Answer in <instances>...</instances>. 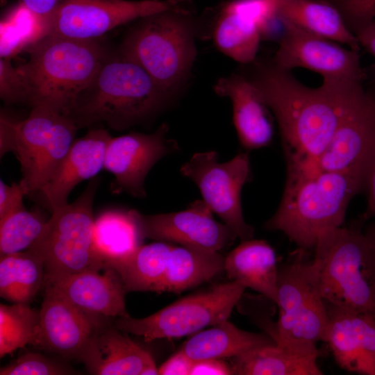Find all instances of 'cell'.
Instances as JSON below:
<instances>
[{
    "label": "cell",
    "instance_id": "obj_1",
    "mask_svg": "<svg viewBox=\"0 0 375 375\" xmlns=\"http://www.w3.org/2000/svg\"><path fill=\"white\" fill-rule=\"evenodd\" d=\"M274 115L285 155L315 160L324 151L360 91L359 81H326L305 85L273 62L258 68L251 80Z\"/></svg>",
    "mask_w": 375,
    "mask_h": 375
},
{
    "label": "cell",
    "instance_id": "obj_2",
    "mask_svg": "<svg viewBox=\"0 0 375 375\" xmlns=\"http://www.w3.org/2000/svg\"><path fill=\"white\" fill-rule=\"evenodd\" d=\"M286 161L282 199L265 227L283 233L306 251L314 249L322 234L342 225L350 201L365 187L347 174L319 169L312 160L286 157Z\"/></svg>",
    "mask_w": 375,
    "mask_h": 375
},
{
    "label": "cell",
    "instance_id": "obj_3",
    "mask_svg": "<svg viewBox=\"0 0 375 375\" xmlns=\"http://www.w3.org/2000/svg\"><path fill=\"white\" fill-rule=\"evenodd\" d=\"M26 50L28 60L16 67L26 88V104L65 115L110 56L99 39L56 35L42 37Z\"/></svg>",
    "mask_w": 375,
    "mask_h": 375
},
{
    "label": "cell",
    "instance_id": "obj_4",
    "mask_svg": "<svg viewBox=\"0 0 375 375\" xmlns=\"http://www.w3.org/2000/svg\"><path fill=\"white\" fill-rule=\"evenodd\" d=\"M168 95L140 65L110 55L67 115L78 128L104 123L121 131L155 115Z\"/></svg>",
    "mask_w": 375,
    "mask_h": 375
},
{
    "label": "cell",
    "instance_id": "obj_5",
    "mask_svg": "<svg viewBox=\"0 0 375 375\" xmlns=\"http://www.w3.org/2000/svg\"><path fill=\"white\" fill-rule=\"evenodd\" d=\"M359 226L322 234L314 249L319 290L327 304L375 313V247Z\"/></svg>",
    "mask_w": 375,
    "mask_h": 375
},
{
    "label": "cell",
    "instance_id": "obj_6",
    "mask_svg": "<svg viewBox=\"0 0 375 375\" xmlns=\"http://www.w3.org/2000/svg\"><path fill=\"white\" fill-rule=\"evenodd\" d=\"M183 8L140 19L123 40L119 54L142 67L169 94L188 75L197 51Z\"/></svg>",
    "mask_w": 375,
    "mask_h": 375
},
{
    "label": "cell",
    "instance_id": "obj_7",
    "mask_svg": "<svg viewBox=\"0 0 375 375\" xmlns=\"http://www.w3.org/2000/svg\"><path fill=\"white\" fill-rule=\"evenodd\" d=\"M99 183L90 179L85 190L72 203L57 208L28 250L44 262V283L84 271H101L105 261L93 246V201Z\"/></svg>",
    "mask_w": 375,
    "mask_h": 375
},
{
    "label": "cell",
    "instance_id": "obj_8",
    "mask_svg": "<svg viewBox=\"0 0 375 375\" xmlns=\"http://www.w3.org/2000/svg\"><path fill=\"white\" fill-rule=\"evenodd\" d=\"M306 251L278 267L276 305L279 317L271 338L276 344L319 355L316 344L326 340L329 317L311 261H304Z\"/></svg>",
    "mask_w": 375,
    "mask_h": 375
},
{
    "label": "cell",
    "instance_id": "obj_9",
    "mask_svg": "<svg viewBox=\"0 0 375 375\" xmlns=\"http://www.w3.org/2000/svg\"><path fill=\"white\" fill-rule=\"evenodd\" d=\"M245 289L235 281L221 283L183 298L144 318L120 317L115 325L126 333L142 336L147 342L194 334L227 320Z\"/></svg>",
    "mask_w": 375,
    "mask_h": 375
},
{
    "label": "cell",
    "instance_id": "obj_10",
    "mask_svg": "<svg viewBox=\"0 0 375 375\" xmlns=\"http://www.w3.org/2000/svg\"><path fill=\"white\" fill-rule=\"evenodd\" d=\"M68 115L51 108H32L28 117L15 123L14 151L21 165L20 183L26 195L43 188L68 153L78 130Z\"/></svg>",
    "mask_w": 375,
    "mask_h": 375
},
{
    "label": "cell",
    "instance_id": "obj_11",
    "mask_svg": "<svg viewBox=\"0 0 375 375\" xmlns=\"http://www.w3.org/2000/svg\"><path fill=\"white\" fill-rule=\"evenodd\" d=\"M181 173L199 188L203 201L242 241L253 238V228L244 218L241 192L251 178L247 153L219 162L215 151L198 152L181 167Z\"/></svg>",
    "mask_w": 375,
    "mask_h": 375
},
{
    "label": "cell",
    "instance_id": "obj_12",
    "mask_svg": "<svg viewBox=\"0 0 375 375\" xmlns=\"http://www.w3.org/2000/svg\"><path fill=\"white\" fill-rule=\"evenodd\" d=\"M186 1L65 0L44 19L45 35L99 39L115 27L135 19L182 8Z\"/></svg>",
    "mask_w": 375,
    "mask_h": 375
},
{
    "label": "cell",
    "instance_id": "obj_13",
    "mask_svg": "<svg viewBox=\"0 0 375 375\" xmlns=\"http://www.w3.org/2000/svg\"><path fill=\"white\" fill-rule=\"evenodd\" d=\"M375 160V92L358 94L324 151L313 162L319 169L351 176L365 187Z\"/></svg>",
    "mask_w": 375,
    "mask_h": 375
},
{
    "label": "cell",
    "instance_id": "obj_14",
    "mask_svg": "<svg viewBox=\"0 0 375 375\" xmlns=\"http://www.w3.org/2000/svg\"><path fill=\"white\" fill-rule=\"evenodd\" d=\"M281 23L283 31L273 59L275 65L290 71L303 68L319 74L323 81L363 82L365 73L359 51Z\"/></svg>",
    "mask_w": 375,
    "mask_h": 375
},
{
    "label": "cell",
    "instance_id": "obj_15",
    "mask_svg": "<svg viewBox=\"0 0 375 375\" xmlns=\"http://www.w3.org/2000/svg\"><path fill=\"white\" fill-rule=\"evenodd\" d=\"M203 201L196 200L179 212L143 215L135 210L142 237L203 251L219 252L238 238L224 223L217 222Z\"/></svg>",
    "mask_w": 375,
    "mask_h": 375
},
{
    "label": "cell",
    "instance_id": "obj_16",
    "mask_svg": "<svg viewBox=\"0 0 375 375\" xmlns=\"http://www.w3.org/2000/svg\"><path fill=\"white\" fill-rule=\"evenodd\" d=\"M167 131L164 123L152 133H131L111 138L104 169L115 176L113 192L146 197L144 183L151 169L160 159L179 149L175 140L167 138Z\"/></svg>",
    "mask_w": 375,
    "mask_h": 375
},
{
    "label": "cell",
    "instance_id": "obj_17",
    "mask_svg": "<svg viewBox=\"0 0 375 375\" xmlns=\"http://www.w3.org/2000/svg\"><path fill=\"white\" fill-rule=\"evenodd\" d=\"M40 314L36 347L63 358L76 359L105 317L79 308L49 286H45Z\"/></svg>",
    "mask_w": 375,
    "mask_h": 375
},
{
    "label": "cell",
    "instance_id": "obj_18",
    "mask_svg": "<svg viewBox=\"0 0 375 375\" xmlns=\"http://www.w3.org/2000/svg\"><path fill=\"white\" fill-rule=\"evenodd\" d=\"M112 138L107 130L94 128L75 139L53 178L30 197L51 212L67 204L68 196L76 185L95 177L104 168L106 151Z\"/></svg>",
    "mask_w": 375,
    "mask_h": 375
},
{
    "label": "cell",
    "instance_id": "obj_19",
    "mask_svg": "<svg viewBox=\"0 0 375 375\" xmlns=\"http://www.w3.org/2000/svg\"><path fill=\"white\" fill-rule=\"evenodd\" d=\"M326 306L329 324L325 342L337 363L349 372L375 375L374 316Z\"/></svg>",
    "mask_w": 375,
    "mask_h": 375
},
{
    "label": "cell",
    "instance_id": "obj_20",
    "mask_svg": "<svg viewBox=\"0 0 375 375\" xmlns=\"http://www.w3.org/2000/svg\"><path fill=\"white\" fill-rule=\"evenodd\" d=\"M124 332L103 323L90 338L78 357L90 374H159L151 354Z\"/></svg>",
    "mask_w": 375,
    "mask_h": 375
},
{
    "label": "cell",
    "instance_id": "obj_21",
    "mask_svg": "<svg viewBox=\"0 0 375 375\" xmlns=\"http://www.w3.org/2000/svg\"><path fill=\"white\" fill-rule=\"evenodd\" d=\"M103 274L88 270L44 283L79 308L106 317L128 316L127 292L117 272L106 267Z\"/></svg>",
    "mask_w": 375,
    "mask_h": 375
},
{
    "label": "cell",
    "instance_id": "obj_22",
    "mask_svg": "<svg viewBox=\"0 0 375 375\" xmlns=\"http://www.w3.org/2000/svg\"><path fill=\"white\" fill-rule=\"evenodd\" d=\"M214 90L218 95L230 99L234 126L244 149L254 150L270 144L274 128L269 109L251 80L232 74L220 78Z\"/></svg>",
    "mask_w": 375,
    "mask_h": 375
},
{
    "label": "cell",
    "instance_id": "obj_23",
    "mask_svg": "<svg viewBox=\"0 0 375 375\" xmlns=\"http://www.w3.org/2000/svg\"><path fill=\"white\" fill-rule=\"evenodd\" d=\"M224 271L231 280L276 303L278 267L274 249L262 240H242L225 257Z\"/></svg>",
    "mask_w": 375,
    "mask_h": 375
},
{
    "label": "cell",
    "instance_id": "obj_24",
    "mask_svg": "<svg viewBox=\"0 0 375 375\" xmlns=\"http://www.w3.org/2000/svg\"><path fill=\"white\" fill-rule=\"evenodd\" d=\"M276 17L313 35L360 51L358 38L349 29L340 11L317 0H282Z\"/></svg>",
    "mask_w": 375,
    "mask_h": 375
},
{
    "label": "cell",
    "instance_id": "obj_25",
    "mask_svg": "<svg viewBox=\"0 0 375 375\" xmlns=\"http://www.w3.org/2000/svg\"><path fill=\"white\" fill-rule=\"evenodd\" d=\"M274 344L269 335L242 330L227 319L194 334L181 349L196 361L234 358L253 349Z\"/></svg>",
    "mask_w": 375,
    "mask_h": 375
},
{
    "label": "cell",
    "instance_id": "obj_26",
    "mask_svg": "<svg viewBox=\"0 0 375 375\" xmlns=\"http://www.w3.org/2000/svg\"><path fill=\"white\" fill-rule=\"evenodd\" d=\"M172 247L162 241L142 244L121 258L107 261L105 267L117 272L127 292H161Z\"/></svg>",
    "mask_w": 375,
    "mask_h": 375
},
{
    "label": "cell",
    "instance_id": "obj_27",
    "mask_svg": "<svg viewBox=\"0 0 375 375\" xmlns=\"http://www.w3.org/2000/svg\"><path fill=\"white\" fill-rule=\"evenodd\" d=\"M319 355L277 344L261 346L233 358V374L321 375Z\"/></svg>",
    "mask_w": 375,
    "mask_h": 375
},
{
    "label": "cell",
    "instance_id": "obj_28",
    "mask_svg": "<svg viewBox=\"0 0 375 375\" xmlns=\"http://www.w3.org/2000/svg\"><path fill=\"white\" fill-rule=\"evenodd\" d=\"M224 262L219 252L173 245L162 292L178 293L203 283L224 271Z\"/></svg>",
    "mask_w": 375,
    "mask_h": 375
},
{
    "label": "cell",
    "instance_id": "obj_29",
    "mask_svg": "<svg viewBox=\"0 0 375 375\" xmlns=\"http://www.w3.org/2000/svg\"><path fill=\"white\" fill-rule=\"evenodd\" d=\"M93 246L105 261L121 258L142 244L135 210H107L94 219Z\"/></svg>",
    "mask_w": 375,
    "mask_h": 375
},
{
    "label": "cell",
    "instance_id": "obj_30",
    "mask_svg": "<svg viewBox=\"0 0 375 375\" xmlns=\"http://www.w3.org/2000/svg\"><path fill=\"white\" fill-rule=\"evenodd\" d=\"M44 279L42 258L26 251L0 257V296L13 303L28 304Z\"/></svg>",
    "mask_w": 375,
    "mask_h": 375
},
{
    "label": "cell",
    "instance_id": "obj_31",
    "mask_svg": "<svg viewBox=\"0 0 375 375\" xmlns=\"http://www.w3.org/2000/svg\"><path fill=\"white\" fill-rule=\"evenodd\" d=\"M262 35L256 24L224 6L213 30L216 47L231 59L243 64L255 60Z\"/></svg>",
    "mask_w": 375,
    "mask_h": 375
},
{
    "label": "cell",
    "instance_id": "obj_32",
    "mask_svg": "<svg viewBox=\"0 0 375 375\" xmlns=\"http://www.w3.org/2000/svg\"><path fill=\"white\" fill-rule=\"evenodd\" d=\"M40 331V310L26 303L1 304L0 357L28 344L36 347Z\"/></svg>",
    "mask_w": 375,
    "mask_h": 375
},
{
    "label": "cell",
    "instance_id": "obj_33",
    "mask_svg": "<svg viewBox=\"0 0 375 375\" xmlns=\"http://www.w3.org/2000/svg\"><path fill=\"white\" fill-rule=\"evenodd\" d=\"M44 35V20L21 3L1 23V58H10Z\"/></svg>",
    "mask_w": 375,
    "mask_h": 375
},
{
    "label": "cell",
    "instance_id": "obj_34",
    "mask_svg": "<svg viewBox=\"0 0 375 375\" xmlns=\"http://www.w3.org/2000/svg\"><path fill=\"white\" fill-rule=\"evenodd\" d=\"M47 220L40 212L26 209L0 222V257L25 249L39 237Z\"/></svg>",
    "mask_w": 375,
    "mask_h": 375
},
{
    "label": "cell",
    "instance_id": "obj_35",
    "mask_svg": "<svg viewBox=\"0 0 375 375\" xmlns=\"http://www.w3.org/2000/svg\"><path fill=\"white\" fill-rule=\"evenodd\" d=\"M74 374L68 367L47 357L28 352L0 369L1 375H62Z\"/></svg>",
    "mask_w": 375,
    "mask_h": 375
},
{
    "label": "cell",
    "instance_id": "obj_36",
    "mask_svg": "<svg viewBox=\"0 0 375 375\" xmlns=\"http://www.w3.org/2000/svg\"><path fill=\"white\" fill-rule=\"evenodd\" d=\"M224 7L256 24L263 35L276 17L278 5L274 0H233Z\"/></svg>",
    "mask_w": 375,
    "mask_h": 375
},
{
    "label": "cell",
    "instance_id": "obj_37",
    "mask_svg": "<svg viewBox=\"0 0 375 375\" xmlns=\"http://www.w3.org/2000/svg\"><path fill=\"white\" fill-rule=\"evenodd\" d=\"M0 97L7 103H27L24 82L8 58L0 59Z\"/></svg>",
    "mask_w": 375,
    "mask_h": 375
},
{
    "label": "cell",
    "instance_id": "obj_38",
    "mask_svg": "<svg viewBox=\"0 0 375 375\" xmlns=\"http://www.w3.org/2000/svg\"><path fill=\"white\" fill-rule=\"evenodd\" d=\"M340 11L356 35L375 17V0H339Z\"/></svg>",
    "mask_w": 375,
    "mask_h": 375
},
{
    "label": "cell",
    "instance_id": "obj_39",
    "mask_svg": "<svg viewBox=\"0 0 375 375\" xmlns=\"http://www.w3.org/2000/svg\"><path fill=\"white\" fill-rule=\"evenodd\" d=\"M26 195L20 182L6 185L0 181V222L8 216L25 210L23 197Z\"/></svg>",
    "mask_w": 375,
    "mask_h": 375
},
{
    "label": "cell",
    "instance_id": "obj_40",
    "mask_svg": "<svg viewBox=\"0 0 375 375\" xmlns=\"http://www.w3.org/2000/svg\"><path fill=\"white\" fill-rule=\"evenodd\" d=\"M194 360L181 349L172 355L159 368L160 375H190Z\"/></svg>",
    "mask_w": 375,
    "mask_h": 375
},
{
    "label": "cell",
    "instance_id": "obj_41",
    "mask_svg": "<svg viewBox=\"0 0 375 375\" xmlns=\"http://www.w3.org/2000/svg\"><path fill=\"white\" fill-rule=\"evenodd\" d=\"M228 375L232 368L220 359H203L194 361L190 375Z\"/></svg>",
    "mask_w": 375,
    "mask_h": 375
},
{
    "label": "cell",
    "instance_id": "obj_42",
    "mask_svg": "<svg viewBox=\"0 0 375 375\" xmlns=\"http://www.w3.org/2000/svg\"><path fill=\"white\" fill-rule=\"evenodd\" d=\"M31 12L45 19L49 17L65 0H20Z\"/></svg>",
    "mask_w": 375,
    "mask_h": 375
},
{
    "label": "cell",
    "instance_id": "obj_43",
    "mask_svg": "<svg viewBox=\"0 0 375 375\" xmlns=\"http://www.w3.org/2000/svg\"><path fill=\"white\" fill-rule=\"evenodd\" d=\"M0 154L2 157L8 151H14L15 143V123L1 116Z\"/></svg>",
    "mask_w": 375,
    "mask_h": 375
},
{
    "label": "cell",
    "instance_id": "obj_44",
    "mask_svg": "<svg viewBox=\"0 0 375 375\" xmlns=\"http://www.w3.org/2000/svg\"><path fill=\"white\" fill-rule=\"evenodd\" d=\"M365 191L367 192V207L361 217L365 222L375 217V160L370 169Z\"/></svg>",
    "mask_w": 375,
    "mask_h": 375
},
{
    "label": "cell",
    "instance_id": "obj_45",
    "mask_svg": "<svg viewBox=\"0 0 375 375\" xmlns=\"http://www.w3.org/2000/svg\"><path fill=\"white\" fill-rule=\"evenodd\" d=\"M360 47L375 57V17L356 35Z\"/></svg>",
    "mask_w": 375,
    "mask_h": 375
},
{
    "label": "cell",
    "instance_id": "obj_46",
    "mask_svg": "<svg viewBox=\"0 0 375 375\" xmlns=\"http://www.w3.org/2000/svg\"><path fill=\"white\" fill-rule=\"evenodd\" d=\"M365 233L375 247V222L371 223L367 226Z\"/></svg>",
    "mask_w": 375,
    "mask_h": 375
},
{
    "label": "cell",
    "instance_id": "obj_47",
    "mask_svg": "<svg viewBox=\"0 0 375 375\" xmlns=\"http://www.w3.org/2000/svg\"><path fill=\"white\" fill-rule=\"evenodd\" d=\"M274 1L277 3V4H278V3L282 0H274Z\"/></svg>",
    "mask_w": 375,
    "mask_h": 375
},
{
    "label": "cell",
    "instance_id": "obj_48",
    "mask_svg": "<svg viewBox=\"0 0 375 375\" xmlns=\"http://www.w3.org/2000/svg\"><path fill=\"white\" fill-rule=\"evenodd\" d=\"M374 318H375V313L374 314Z\"/></svg>",
    "mask_w": 375,
    "mask_h": 375
}]
</instances>
